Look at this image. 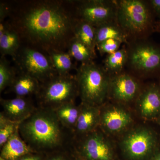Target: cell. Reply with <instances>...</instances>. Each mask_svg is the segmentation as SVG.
I'll list each match as a JSON object with an SVG mask.
<instances>
[{"label":"cell","mask_w":160,"mask_h":160,"mask_svg":"<svg viewBox=\"0 0 160 160\" xmlns=\"http://www.w3.org/2000/svg\"><path fill=\"white\" fill-rule=\"evenodd\" d=\"M53 110L61 124L73 134L79 114V105H76L75 102L67 103Z\"/></svg>","instance_id":"20"},{"label":"cell","mask_w":160,"mask_h":160,"mask_svg":"<svg viewBox=\"0 0 160 160\" xmlns=\"http://www.w3.org/2000/svg\"><path fill=\"white\" fill-rule=\"evenodd\" d=\"M44 160H73L72 148L50 152L46 155Z\"/></svg>","instance_id":"28"},{"label":"cell","mask_w":160,"mask_h":160,"mask_svg":"<svg viewBox=\"0 0 160 160\" xmlns=\"http://www.w3.org/2000/svg\"><path fill=\"white\" fill-rule=\"evenodd\" d=\"M22 40L18 32L9 23L0 24V52L1 56L9 55L13 59L21 48Z\"/></svg>","instance_id":"16"},{"label":"cell","mask_w":160,"mask_h":160,"mask_svg":"<svg viewBox=\"0 0 160 160\" xmlns=\"http://www.w3.org/2000/svg\"><path fill=\"white\" fill-rule=\"evenodd\" d=\"M46 155L42 152H33L22 157L17 160H44Z\"/></svg>","instance_id":"30"},{"label":"cell","mask_w":160,"mask_h":160,"mask_svg":"<svg viewBox=\"0 0 160 160\" xmlns=\"http://www.w3.org/2000/svg\"><path fill=\"white\" fill-rule=\"evenodd\" d=\"M74 7L76 18L95 27L117 20L116 0H86L77 1Z\"/></svg>","instance_id":"11"},{"label":"cell","mask_w":160,"mask_h":160,"mask_svg":"<svg viewBox=\"0 0 160 160\" xmlns=\"http://www.w3.org/2000/svg\"><path fill=\"white\" fill-rule=\"evenodd\" d=\"M81 102L101 107L108 98L110 76L94 62L81 64L75 75Z\"/></svg>","instance_id":"4"},{"label":"cell","mask_w":160,"mask_h":160,"mask_svg":"<svg viewBox=\"0 0 160 160\" xmlns=\"http://www.w3.org/2000/svg\"><path fill=\"white\" fill-rule=\"evenodd\" d=\"M14 60L18 72L29 75L41 83L58 74L48 54L30 46L21 47Z\"/></svg>","instance_id":"9"},{"label":"cell","mask_w":160,"mask_h":160,"mask_svg":"<svg viewBox=\"0 0 160 160\" xmlns=\"http://www.w3.org/2000/svg\"><path fill=\"white\" fill-rule=\"evenodd\" d=\"M9 6L6 5V3H0V22H4L6 17L9 15Z\"/></svg>","instance_id":"31"},{"label":"cell","mask_w":160,"mask_h":160,"mask_svg":"<svg viewBox=\"0 0 160 160\" xmlns=\"http://www.w3.org/2000/svg\"><path fill=\"white\" fill-rule=\"evenodd\" d=\"M134 119L127 106L106 102L100 107L99 128L108 137L122 136L132 127Z\"/></svg>","instance_id":"10"},{"label":"cell","mask_w":160,"mask_h":160,"mask_svg":"<svg viewBox=\"0 0 160 160\" xmlns=\"http://www.w3.org/2000/svg\"><path fill=\"white\" fill-rule=\"evenodd\" d=\"M126 48L127 65L132 71L148 75L160 71V45L144 39L129 42Z\"/></svg>","instance_id":"7"},{"label":"cell","mask_w":160,"mask_h":160,"mask_svg":"<svg viewBox=\"0 0 160 160\" xmlns=\"http://www.w3.org/2000/svg\"><path fill=\"white\" fill-rule=\"evenodd\" d=\"M47 53L58 74H69L74 68L72 58L68 52L51 51Z\"/></svg>","instance_id":"24"},{"label":"cell","mask_w":160,"mask_h":160,"mask_svg":"<svg viewBox=\"0 0 160 160\" xmlns=\"http://www.w3.org/2000/svg\"><path fill=\"white\" fill-rule=\"evenodd\" d=\"M0 103L4 114L11 121L20 123L29 117L37 107L29 97L1 98Z\"/></svg>","instance_id":"14"},{"label":"cell","mask_w":160,"mask_h":160,"mask_svg":"<svg viewBox=\"0 0 160 160\" xmlns=\"http://www.w3.org/2000/svg\"><path fill=\"white\" fill-rule=\"evenodd\" d=\"M157 120L158 122V123L159 125L160 126V116L158 118Z\"/></svg>","instance_id":"35"},{"label":"cell","mask_w":160,"mask_h":160,"mask_svg":"<svg viewBox=\"0 0 160 160\" xmlns=\"http://www.w3.org/2000/svg\"><path fill=\"white\" fill-rule=\"evenodd\" d=\"M78 96L75 75L56 74L41 83L36 97L38 107L55 109L66 104L75 102Z\"/></svg>","instance_id":"5"},{"label":"cell","mask_w":160,"mask_h":160,"mask_svg":"<svg viewBox=\"0 0 160 160\" xmlns=\"http://www.w3.org/2000/svg\"><path fill=\"white\" fill-rule=\"evenodd\" d=\"M128 51L125 46L111 54L107 55L104 60V67L110 76L123 72L128 62Z\"/></svg>","instance_id":"22"},{"label":"cell","mask_w":160,"mask_h":160,"mask_svg":"<svg viewBox=\"0 0 160 160\" xmlns=\"http://www.w3.org/2000/svg\"><path fill=\"white\" fill-rule=\"evenodd\" d=\"M117 22L129 42L147 39L155 32L157 21L149 1L117 0Z\"/></svg>","instance_id":"3"},{"label":"cell","mask_w":160,"mask_h":160,"mask_svg":"<svg viewBox=\"0 0 160 160\" xmlns=\"http://www.w3.org/2000/svg\"><path fill=\"white\" fill-rule=\"evenodd\" d=\"M19 132L30 149L48 154L72 148V132L61 124L53 109L38 107L20 123Z\"/></svg>","instance_id":"2"},{"label":"cell","mask_w":160,"mask_h":160,"mask_svg":"<svg viewBox=\"0 0 160 160\" xmlns=\"http://www.w3.org/2000/svg\"><path fill=\"white\" fill-rule=\"evenodd\" d=\"M17 73L16 69L10 65L5 56L0 59V92H2L13 82Z\"/></svg>","instance_id":"25"},{"label":"cell","mask_w":160,"mask_h":160,"mask_svg":"<svg viewBox=\"0 0 160 160\" xmlns=\"http://www.w3.org/2000/svg\"><path fill=\"white\" fill-rule=\"evenodd\" d=\"M72 152H73V160H87L79 156L76 153L73 151V150H72Z\"/></svg>","instance_id":"33"},{"label":"cell","mask_w":160,"mask_h":160,"mask_svg":"<svg viewBox=\"0 0 160 160\" xmlns=\"http://www.w3.org/2000/svg\"><path fill=\"white\" fill-rule=\"evenodd\" d=\"M41 83L29 75L18 72L11 86L10 91L16 95V97H29L36 95L40 89Z\"/></svg>","instance_id":"17"},{"label":"cell","mask_w":160,"mask_h":160,"mask_svg":"<svg viewBox=\"0 0 160 160\" xmlns=\"http://www.w3.org/2000/svg\"><path fill=\"white\" fill-rule=\"evenodd\" d=\"M160 32V26H159V25H156V26L155 32Z\"/></svg>","instance_id":"34"},{"label":"cell","mask_w":160,"mask_h":160,"mask_svg":"<svg viewBox=\"0 0 160 160\" xmlns=\"http://www.w3.org/2000/svg\"><path fill=\"white\" fill-rule=\"evenodd\" d=\"M73 1H30L9 7L12 27L29 46L49 52L65 51L74 37Z\"/></svg>","instance_id":"1"},{"label":"cell","mask_w":160,"mask_h":160,"mask_svg":"<svg viewBox=\"0 0 160 160\" xmlns=\"http://www.w3.org/2000/svg\"><path fill=\"white\" fill-rule=\"evenodd\" d=\"M123 44L121 41L114 39H109L105 40L99 43L96 46V48L99 52L100 54H110L120 49V46Z\"/></svg>","instance_id":"27"},{"label":"cell","mask_w":160,"mask_h":160,"mask_svg":"<svg viewBox=\"0 0 160 160\" xmlns=\"http://www.w3.org/2000/svg\"><path fill=\"white\" fill-rule=\"evenodd\" d=\"M141 90V84L136 78L122 72L110 76L108 98L127 106L135 102Z\"/></svg>","instance_id":"12"},{"label":"cell","mask_w":160,"mask_h":160,"mask_svg":"<svg viewBox=\"0 0 160 160\" xmlns=\"http://www.w3.org/2000/svg\"><path fill=\"white\" fill-rule=\"evenodd\" d=\"M20 123L13 122L0 112V148L19 130Z\"/></svg>","instance_id":"26"},{"label":"cell","mask_w":160,"mask_h":160,"mask_svg":"<svg viewBox=\"0 0 160 160\" xmlns=\"http://www.w3.org/2000/svg\"><path fill=\"white\" fill-rule=\"evenodd\" d=\"M0 160H7L6 159H5V158H4L2 157H0Z\"/></svg>","instance_id":"36"},{"label":"cell","mask_w":160,"mask_h":160,"mask_svg":"<svg viewBox=\"0 0 160 160\" xmlns=\"http://www.w3.org/2000/svg\"><path fill=\"white\" fill-rule=\"evenodd\" d=\"M72 150L87 160H119L109 137L98 128L78 138H73Z\"/></svg>","instance_id":"8"},{"label":"cell","mask_w":160,"mask_h":160,"mask_svg":"<svg viewBox=\"0 0 160 160\" xmlns=\"http://www.w3.org/2000/svg\"><path fill=\"white\" fill-rule=\"evenodd\" d=\"M157 135L148 126H132L121 136L119 146L125 160H149L159 149Z\"/></svg>","instance_id":"6"},{"label":"cell","mask_w":160,"mask_h":160,"mask_svg":"<svg viewBox=\"0 0 160 160\" xmlns=\"http://www.w3.org/2000/svg\"><path fill=\"white\" fill-rule=\"evenodd\" d=\"M80 112L73 131V138L88 134L99 127L100 107L81 102Z\"/></svg>","instance_id":"15"},{"label":"cell","mask_w":160,"mask_h":160,"mask_svg":"<svg viewBox=\"0 0 160 160\" xmlns=\"http://www.w3.org/2000/svg\"><path fill=\"white\" fill-rule=\"evenodd\" d=\"M148 1L155 18L158 19L156 24L160 26V0H149Z\"/></svg>","instance_id":"29"},{"label":"cell","mask_w":160,"mask_h":160,"mask_svg":"<svg viewBox=\"0 0 160 160\" xmlns=\"http://www.w3.org/2000/svg\"><path fill=\"white\" fill-rule=\"evenodd\" d=\"M73 31L75 37L86 45L96 53V27L88 22L77 18Z\"/></svg>","instance_id":"21"},{"label":"cell","mask_w":160,"mask_h":160,"mask_svg":"<svg viewBox=\"0 0 160 160\" xmlns=\"http://www.w3.org/2000/svg\"><path fill=\"white\" fill-rule=\"evenodd\" d=\"M68 52L72 58L79 61L81 64L93 62L96 56L89 47L75 37L69 43Z\"/></svg>","instance_id":"23"},{"label":"cell","mask_w":160,"mask_h":160,"mask_svg":"<svg viewBox=\"0 0 160 160\" xmlns=\"http://www.w3.org/2000/svg\"><path fill=\"white\" fill-rule=\"evenodd\" d=\"M149 160H160V149H158Z\"/></svg>","instance_id":"32"},{"label":"cell","mask_w":160,"mask_h":160,"mask_svg":"<svg viewBox=\"0 0 160 160\" xmlns=\"http://www.w3.org/2000/svg\"><path fill=\"white\" fill-rule=\"evenodd\" d=\"M33 152L21 137L18 130L1 147L0 157L7 160H17Z\"/></svg>","instance_id":"18"},{"label":"cell","mask_w":160,"mask_h":160,"mask_svg":"<svg viewBox=\"0 0 160 160\" xmlns=\"http://www.w3.org/2000/svg\"><path fill=\"white\" fill-rule=\"evenodd\" d=\"M160 86V85H159Z\"/></svg>","instance_id":"37"},{"label":"cell","mask_w":160,"mask_h":160,"mask_svg":"<svg viewBox=\"0 0 160 160\" xmlns=\"http://www.w3.org/2000/svg\"><path fill=\"white\" fill-rule=\"evenodd\" d=\"M136 110L145 121L157 120L160 116V86L154 83L142 89L135 101Z\"/></svg>","instance_id":"13"},{"label":"cell","mask_w":160,"mask_h":160,"mask_svg":"<svg viewBox=\"0 0 160 160\" xmlns=\"http://www.w3.org/2000/svg\"><path fill=\"white\" fill-rule=\"evenodd\" d=\"M95 27L96 46L101 42L109 39L119 40L126 45L129 42L128 35L118 25L117 20Z\"/></svg>","instance_id":"19"}]
</instances>
